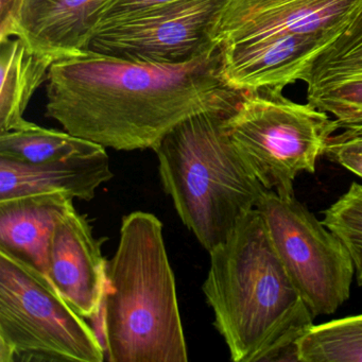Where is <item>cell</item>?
I'll list each match as a JSON object with an SVG mask.
<instances>
[{
	"mask_svg": "<svg viewBox=\"0 0 362 362\" xmlns=\"http://www.w3.org/2000/svg\"><path fill=\"white\" fill-rule=\"evenodd\" d=\"M74 199L42 194L0 201V250L48 279V251L59 219L74 209Z\"/></svg>",
	"mask_w": 362,
	"mask_h": 362,
	"instance_id": "14",
	"label": "cell"
},
{
	"mask_svg": "<svg viewBox=\"0 0 362 362\" xmlns=\"http://www.w3.org/2000/svg\"><path fill=\"white\" fill-rule=\"evenodd\" d=\"M235 110L188 118L153 149L165 192L207 252L256 209L264 189L226 132V120Z\"/></svg>",
	"mask_w": 362,
	"mask_h": 362,
	"instance_id": "5",
	"label": "cell"
},
{
	"mask_svg": "<svg viewBox=\"0 0 362 362\" xmlns=\"http://www.w3.org/2000/svg\"><path fill=\"white\" fill-rule=\"evenodd\" d=\"M113 177L105 148L42 164L0 158V201L42 194L90 201Z\"/></svg>",
	"mask_w": 362,
	"mask_h": 362,
	"instance_id": "13",
	"label": "cell"
},
{
	"mask_svg": "<svg viewBox=\"0 0 362 362\" xmlns=\"http://www.w3.org/2000/svg\"><path fill=\"white\" fill-rule=\"evenodd\" d=\"M90 327L45 275L0 250V362H103Z\"/></svg>",
	"mask_w": 362,
	"mask_h": 362,
	"instance_id": "6",
	"label": "cell"
},
{
	"mask_svg": "<svg viewBox=\"0 0 362 362\" xmlns=\"http://www.w3.org/2000/svg\"><path fill=\"white\" fill-rule=\"evenodd\" d=\"M245 93L224 82L217 47L173 64L86 52L50 67L46 116L105 148L153 150L188 118L236 109Z\"/></svg>",
	"mask_w": 362,
	"mask_h": 362,
	"instance_id": "1",
	"label": "cell"
},
{
	"mask_svg": "<svg viewBox=\"0 0 362 362\" xmlns=\"http://www.w3.org/2000/svg\"><path fill=\"white\" fill-rule=\"evenodd\" d=\"M235 149L252 175L279 196H294L300 173H313L328 139L339 130L328 114L283 96L281 90L247 92L226 120Z\"/></svg>",
	"mask_w": 362,
	"mask_h": 362,
	"instance_id": "7",
	"label": "cell"
},
{
	"mask_svg": "<svg viewBox=\"0 0 362 362\" xmlns=\"http://www.w3.org/2000/svg\"><path fill=\"white\" fill-rule=\"evenodd\" d=\"M103 146L71 133L33 124L24 130L0 133V158L42 164L103 149Z\"/></svg>",
	"mask_w": 362,
	"mask_h": 362,
	"instance_id": "16",
	"label": "cell"
},
{
	"mask_svg": "<svg viewBox=\"0 0 362 362\" xmlns=\"http://www.w3.org/2000/svg\"><path fill=\"white\" fill-rule=\"evenodd\" d=\"M256 209L313 317L336 313L349 300L356 273L346 245L294 196L264 189Z\"/></svg>",
	"mask_w": 362,
	"mask_h": 362,
	"instance_id": "8",
	"label": "cell"
},
{
	"mask_svg": "<svg viewBox=\"0 0 362 362\" xmlns=\"http://www.w3.org/2000/svg\"><path fill=\"white\" fill-rule=\"evenodd\" d=\"M54 64L18 37L0 42V133L33 126L24 114L37 88L47 82Z\"/></svg>",
	"mask_w": 362,
	"mask_h": 362,
	"instance_id": "15",
	"label": "cell"
},
{
	"mask_svg": "<svg viewBox=\"0 0 362 362\" xmlns=\"http://www.w3.org/2000/svg\"><path fill=\"white\" fill-rule=\"evenodd\" d=\"M307 103L339 128L362 126V6L344 30L307 66Z\"/></svg>",
	"mask_w": 362,
	"mask_h": 362,
	"instance_id": "11",
	"label": "cell"
},
{
	"mask_svg": "<svg viewBox=\"0 0 362 362\" xmlns=\"http://www.w3.org/2000/svg\"><path fill=\"white\" fill-rule=\"evenodd\" d=\"M362 0H226L214 28L224 82L281 90L344 30Z\"/></svg>",
	"mask_w": 362,
	"mask_h": 362,
	"instance_id": "4",
	"label": "cell"
},
{
	"mask_svg": "<svg viewBox=\"0 0 362 362\" xmlns=\"http://www.w3.org/2000/svg\"><path fill=\"white\" fill-rule=\"evenodd\" d=\"M0 42L18 37L24 0H0Z\"/></svg>",
	"mask_w": 362,
	"mask_h": 362,
	"instance_id": "20",
	"label": "cell"
},
{
	"mask_svg": "<svg viewBox=\"0 0 362 362\" xmlns=\"http://www.w3.org/2000/svg\"><path fill=\"white\" fill-rule=\"evenodd\" d=\"M296 351L300 362H362V315L313 324Z\"/></svg>",
	"mask_w": 362,
	"mask_h": 362,
	"instance_id": "17",
	"label": "cell"
},
{
	"mask_svg": "<svg viewBox=\"0 0 362 362\" xmlns=\"http://www.w3.org/2000/svg\"><path fill=\"white\" fill-rule=\"evenodd\" d=\"M226 0H179L99 23L88 52L134 62L184 63L211 48Z\"/></svg>",
	"mask_w": 362,
	"mask_h": 362,
	"instance_id": "9",
	"label": "cell"
},
{
	"mask_svg": "<svg viewBox=\"0 0 362 362\" xmlns=\"http://www.w3.org/2000/svg\"><path fill=\"white\" fill-rule=\"evenodd\" d=\"M203 292L234 362L298 361L296 341L313 313L271 243L257 209L209 252Z\"/></svg>",
	"mask_w": 362,
	"mask_h": 362,
	"instance_id": "2",
	"label": "cell"
},
{
	"mask_svg": "<svg viewBox=\"0 0 362 362\" xmlns=\"http://www.w3.org/2000/svg\"><path fill=\"white\" fill-rule=\"evenodd\" d=\"M103 241L75 207L59 219L50 239L48 281L84 319H94L103 303L107 266Z\"/></svg>",
	"mask_w": 362,
	"mask_h": 362,
	"instance_id": "10",
	"label": "cell"
},
{
	"mask_svg": "<svg viewBox=\"0 0 362 362\" xmlns=\"http://www.w3.org/2000/svg\"><path fill=\"white\" fill-rule=\"evenodd\" d=\"M94 328L112 362H186L175 274L163 223L153 214L122 218Z\"/></svg>",
	"mask_w": 362,
	"mask_h": 362,
	"instance_id": "3",
	"label": "cell"
},
{
	"mask_svg": "<svg viewBox=\"0 0 362 362\" xmlns=\"http://www.w3.org/2000/svg\"><path fill=\"white\" fill-rule=\"evenodd\" d=\"M322 220L346 245L355 264L358 285L362 286V185L353 183L349 189L325 209Z\"/></svg>",
	"mask_w": 362,
	"mask_h": 362,
	"instance_id": "18",
	"label": "cell"
},
{
	"mask_svg": "<svg viewBox=\"0 0 362 362\" xmlns=\"http://www.w3.org/2000/svg\"><path fill=\"white\" fill-rule=\"evenodd\" d=\"M324 156L362 179V126L330 136Z\"/></svg>",
	"mask_w": 362,
	"mask_h": 362,
	"instance_id": "19",
	"label": "cell"
},
{
	"mask_svg": "<svg viewBox=\"0 0 362 362\" xmlns=\"http://www.w3.org/2000/svg\"><path fill=\"white\" fill-rule=\"evenodd\" d=\"M175 1H179V0H110V3L105 6L101 14L100 22L107 18L152 9V8L160 7Z\"/></svg>",
	"mask_w": 362,
	"mask_h": 362,
	"instance_id": "21",
	"label": "cell"
},
{
	"mask_svg": "<svg viewBox=\"0 0 362 362\" xmlns=\"http://www.w3.org/2000/svg\"><path fill=\"white\" fill-rule=\"evenodd\" d=\"M110 0H24L18 39L54 63L88 52Z\"/></svg>",
	"mask_w": 362,
	"mask_h": 362,
	"instance_id": "12",
	"label": "cell"
}]
</instances>
